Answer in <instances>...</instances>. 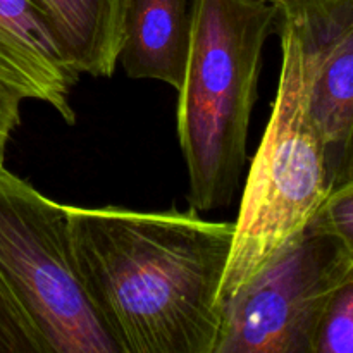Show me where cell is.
<instances>
[{
  "instance_id": "11",
  "label": "cell",
  "mask_w": 353,
  "mask_h": 353,
  "mask_svg": "<svg viewBox=\"0 0 353 353\" xmlns=\"http://www.w3.org/2000/svg\"><path fill=\"white\" fill-rule=\"evenodd\" d=\"M309 224L333 234L353 259V179L331 190Z\"/></svg>"
},
{
  "instance_id": "1",
  "label": "cell",
  "mask_w": 353,
  "mask_h": 353,
  "mask_svg": "<svg viewBox=\"0 0 353 353\" xmlns=\"http://www.w3.org/2000/svg\"><path fill=\"white\" fill-rule=\"evenodd\" d=\"M83 290L119 353H216L234 223L68 205Z\"/></svg>"
},
{
  "instance_id": "5",
  "label": "cell",
  "mask_w": 353,
  "mask_h": 353,
  "mask_svg": "<svg viewBox=\"0 0 353 353\" xmlns=\"http://www.w3.org/2000/svg\"><path fill=\"white\" fill-rule=\"evenodd\" d=\"M353 259L307 226L223 307L216 353H314L317 327Z\"/></svg>"
},
{
  "instance_id": "9",
  "label": "cell",
  "mask_w": 353,
  "mask_h": 353,
  "mask_svg": "<svg viewBox=\"0 0 353 353\" xmlns=\"http://www.w3.org/2000/svg\"><path fill=\"white\" fill-rule=\"evenodd\" d=\"M79 74L110 78L123 45L128 0H38Z\"/></svg>"
},
{
  "instance_id": "8",
  "label": "cell",
  "mask_w": 353,
  "mask_h": 353,
  "mask_svg": "<svg viewBox=\"0 0 353 353\" xmlns=\"http://www.w3.org/2000/svg\"><path fill=\"white\" fill-rule=\"evenodd\" d=\"M192 43V0H128L117 65L133 79L176 88L185 78Z\"/></svg>"
},
{
  "instance_id": "3",
  "label": "cell",
  "mask_w": 353,
  "mask_h": 353,
  "mask_svg": "<svg viewBox=\"0 0 353 353\" xmlns=\"http://www.w3.org/2000/svg\"><path fill=\"white\" fill-rule=\"evenodd\" d=\"M0 353H119L79 281L68 205L10 172L2 155Z\"/></svg>"
},
{
  "instance_id": "13",
  "label": "cell",
  "mask_w": 353,
  "mask_h": 353,
  "mask_svg": "<svg viewBox=\"0 0 353 353\" xmlns=\"http://www.w3.org/2000/svg\"><path fill=\"white\" fill-rule=\"evenodd\" d=\"M268 2H281V0H268Z\"/></svg>"
},
{
  "instance_id": "7",
  "label": "cell",
  "mask_w": 353,
  "mask_h": 353,
  "mask_svg": "<svg viewBox=\"0 0 353 353\" xmlns=\"http://www.w3.org/2000/svg\"><path fill=\"white\" fill-rule=\"evenodd\" d=\"M0 78L24 100H40L74 124L79 79L54 23L38 0H0Z\"/></svg>"
},
{
  "instance_id": "12",
  "label": "cell",
  "mask_w": 353,
  "mask_h": 353,
  "mask_svg": "<svg viewBox=\"0 0 353 353\" xmlns=\"http://www.w3.org/2000/svg\"><path fill=\"white\" fill-rule=\"evenodd\" d=\"M23 97L0 78V155L6 157V148L14 130L21 123Z\"/></svg>"
},
{
  "instance_id": "10",
  "label": "cell",
  "mask_w": 353,
  "mask_h": 353,
  "mask_svg": "<svg viewBox=\"0 0 353 353\" xmlns=\"http://www.w3.org/2000/svg\"><path fill=\"white\" fill-rule=\"evenodd\" d=\"M314 353H353V262L327 300Z\"/></svg>"
},
{
  "instance_id": "4",
  "label": "cell",
  "mask_w": 353,
  "mask_h": 353,
  "mask_svg": "<svg viewBox=\"0 0 353 353\" xmlns=\"http://www.w3.org/2000/svg\"><path fill=\"white\" fill-rule=\"evenodd\" d=\"M281 72L261 147L252 161L219 290L223 307L312 221L331 192L323 141L307 97L299 37L278 17Z\"/></svg>"
},
{
  "instance_id": "2",
  "label": "cell",
  "mask_w": 353,
  "mask_h": 353,
  "mask_svg": "<svg viewBox=\"0 0 353 353\" xmlns=\"http://www.w3.org/2000/svg\"><path fill=\"white\" fill-rule=\"evenodd\" d=\"M278 17V6L268 0H192L176 126L195 210L228 207L240 186L262 54Z\"/></svg>"
},
{
  "instance_id": "6",
  "label": "cell",
  "mask_w": 353,
  "mask_h": 353,
  "mask_svg": "<svg viewBox=\"0 0 353 353\" xmlns=\"http://www.w3.org/2000/svg\"><path fill=\"white\" fill-rule=\"evenodd\" d=\"M296 31L331 190L353 179V0H281Z\"/></svg>"
}]
</instances>
